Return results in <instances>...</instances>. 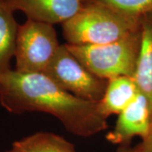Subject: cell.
I'll return each mask as SVG.
<instances>
[{
	"label": "cell",
	"mask_w": 152,
	"mask_h": 152,
	"mask_svg": "<svg viewBox=\"0 0 152 152\" xmlns=\"http://www.w3.org/2000/svg\"><path fill=\"white\" fill-rule=\"evenodd\" d=\"M141 18L125 15L95 0L63 24V35L69 45L113 42L140 30Z\"/></svg>",
	"instance_id": "7a4b0ae2"
},
{
	"label": "cell",
	"mask_w": 152,
	"mask_h": 152,
	"mask_svg": "<svg viewBox=\"0 0 152 152\" xmlns=\"http://www.w3.org/2000/svg\"><path fill=\"white\" fill-rule=\"evenodd\" d=\"M43 74L73 96L91 102H99L102 99L107 86V80L88 70L66 44L60 46Z\"/></svg>",
	"instance_id": "5b68a950"
},
{
	"label": "cell",
	"mask_w": 152,
	"mask_h": 152,
	"mask_svg": "<svg viewBox=\"0 0 152 152\" xmlns=\"http://www.w3.org/2000/svg\"><path fill=\"white\" fill-rule=\"evenodd\" d=\"M140 47L134 79L152 108V15L141 18Z\"/></svg>",
	"instance_id": "9c48e42d"
},
{
	"label": "cell",
	"mask_w": 152,
	"mask_h": 152,
	"mask_svg": "<svg viewBox=\"0 0 152 152\" xmlns=\"http://www.w3.org/2000/svg\"><path fill=\"white\" fill-rule=\"evenodd\" d=\"M151 122V102L140 91L135 99L118 114L113 129L106 135V139L113 145H128V143L136 136L143 140L149 132Z\"/></svg>",
	"instance_id": "8992f818"
},
{
	"label": "cell",
	"mask_w": 152,
	"mask_h": 152,
	"mask_svg": "<svg viewBox=\"0 0 152 152\" xmlns=\"http://www.w3.org/2000/svg\"><path fill=\"white\" fill-rule=\"evenodd\" d=\"M14 12L5 0H0V74L10 70L15 58L19 25Z\"/></svg>",
	"instance_id": "30bf717a"
},
{
	"label": "cell",
	"mask_w": 152,
	"mask_h": 152,
	"mask_svg": "<svg viewBox=\"0 0 152 152\" xmlns=\"http://www.w3.org/2000/svg\"><path fill=\"white\" fill-rule=\"evenodd\" d=\"M5 152H18V151H15V150L14 148H12V147H11V149L8 150V151H6Z\"/></svg>",
	"instance_id": "9a60e30c"
},
{
	"label": "cell",
	"mask_w": 152,
	"mask_h": 152,
	"mask_svg": "<svg viewBox=\"0 0 152 152\" xmlns=\"http://www.w3.org/2000/svg\"><path fill=\"white\" fill-rule=\"evenodd\" d=\"M14 11H21L27 19L50 25L64 24L86 4V0H5Z\"/></svg>",
	"instance_id": "52a82bcc"
},
{
	"label": "cell",
	"mask_w": 152,
	"mask_h": 152,
	"mask_svg": "<svg viewBox=\"0 0 152 152\" xmlns=\"http://www.w3.org/2000/svg\"><path fill=\"white\" fill-rule=\"evenodd\" d=\"M140 30L121 40L100 45H69L68 49L89 71L106 80L134 77L140 47Z\"/></svg>",
	"instance_id": "3957f363"
},
{
	"label": "cell",
	"mask_w": 152,
	"mask_h": 152,
	"mask_svg": "<svg viewBox=\"0 0 152 152\" xmlns=\"http://www.w3.org/2000/svg\"><path fill=\"white\" fill-rule=\"evenodd\" d=\"M0 104L11 113L50 114L66 130L79 137H91L108 129L107 118L101 113L98 102L76 97L42 73L11 69L0 74Z\"/></svg>",
	"instance_id": "6da1fadb"
},
{
	"label": "cell",
	"mask_w": 152,
	"mask_h": 152,
	"mask_svg": "<svg viewBox=\"0 0 152 152\" xmlns=\"http://www.w3.org/2000/svg\"><path fill=\"white\" fill-rule=\"evenodd\" d=\"M18 152H76L75 145L64 137L51 132H37L13 143Z\"/></svg>",
	"instance_id": "8fae6325"
},
{
	"label": "cell",
	"mask_w": 152,
	"mask_h": 152,
	"mask_svg": "<svg viewBox=\"0 0 152 152\" xmlns=\"http://www.w3.org/2000/svg\"><path fill=\"white\" fill-rule=\"evenodd\" d=\"M131 16L152 15V0H95Z\"/></svg>",
	"instance_id": "7c38bea8"
},
{
	"label": "cell",
	"mask_w": 152,
	"mask_h": 152,
	"mask_svg": "<svg viewBox=\"0 0 152 152\" xmlns=\"http://www.w3.org/2000/svg\"><path fill=\"white\" fill-rule=\"evenodd\" d=\"M137 147L142 152H152V122L148 134L142 140L141 144L137 145Z\"/></svg>",
	"instance_id": "4fadbf2b"
},
{
	"label": "cell",
	"mask_w": 152,
	"mask_h": 152,
	"mask_svg": "<svg viewBox=\"0 0 152 152\" xmlns=\"http://www.w3.org/2000/svg\"><path fill=\"white\" fill-rule=\"evenodd\" d=\"M140 93L132 76H118L107 80L102 99L98 102L102 114L107 118L118 114L134 100Z\"/></svg>",
	"instance_id": "ba28073f"
},
{
	"label": "cell",
	"mask_w": 152,
	"mask_h": 152,
	"mask_svg": "<svg viewBox=\"0 0 152 152\" xmlns=\"http://www.w3.org/2000/svg\"><path fill=\"white\" fill-rule=\"evenodd\" d=\"M60 46L53 25L27 19L18 28L15 69L43 74Z\"/></svg>",
	"instance_id": "277c9868"
},
{
	"label": "cell",
	"mask_w": 152,
	"mask_h": 152,
	"mask_svg": "<svg viewBox=\"0 0 152 152\" xmlns=\"http://www.w3.org/2000/svg\"><path fill=\"white\" fill-rule=\"evenodd\" d=\"M118 152H142L137 146L129 147V145H123L119 146Z\"/></svg>",
	"instance_id": "5bb4252c"
}]
</instances>
